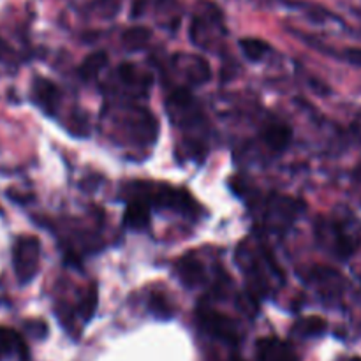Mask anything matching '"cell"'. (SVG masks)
Returning a JSON list of instances; mask_svg holds the SVG:
<instances>
[{
    "mask_svg": "<svg viewBox=\"0 0 361 361\" xmlns=\"http://www.w3.org/2000/svg\"><path fill=\"white\" fill-rule=\"evenodd\" d=\"M11 355H18L25 358L27 356L25 342L21 341L16 331L9 330V328H0V361Z\"/></svg>",
    "mask_w": 361,
    "mask_h": 361,
    "instance_id": "obj_7",
    "label": "cell"
},
{
    "mask_svg": "<svg viewBox=\"0 0 361 361\" xmlns=\"http://www.w3.org/2000/svg\"><path fill=\"white\" fill-rule=\"evenodd\" d=\"M176 271H178L180 281L183 282L189 288L201 284L204 279V268L201 264L200 259H196L194 256H185L178 261L176 264Z\"/></svg>",
    "mask_w": 361,
    "mask_h": 361,
    "instance_id": "obj_5",
    "label": "cell"
},
{
    "mask_svg": "<svg viewBox=\"0 0 361 361\" xmlns=\"http://www.w3.org/2000/svg\"><path fill=\"white\" fill-rule=\"evenodd\" d=\"M240 48H242L243 55H245L247 59L257 62V60H261L267 55L270 46H268V42L261 41V39L257 37H245L240 41Z\"/></svg>",
    "mask_w": 361,
    "mask_h": 361,
    "instance_id": "obj_9",
    "label": "cell"
},
{
    "mask_svg": "<svg viewBox=\"0 0 361 361\" xmlns=\"http://www.w3.org/2000/svg\"><path fill=\"white\" fill-rule=\"evenodd\" d=\"M97 288L90 286V289L87 291V295L83 296L80 303V316L83 317V321H90L94 317L95 309H97Z\"/></svg>",
    "mask_w": 361,
    "mask_h": 361,
    "instance_id": "obj_13",
    "label": "cell"
},
{
    "mask_svg": "<svg viewBox=\"0 0 361 361\" xmlns=\"http://www.w3.org/2000/svg\"><path fill=\"white\" fill-rule=\"evenodd\" d=\"M118 73L126 83H129V85H140L141 83L140 78H137L136 69L133 67V63H122L118 69Z\"/></svg>",
    "mask_w": 361,
    "mask_h": 361,
    "instance_id": "obj_14",
    "label": "cell"
},
{
    "mask_svg": "<svg viewBox=\"0 0 361 361\" xmlns=\"http://www.w3.org/2000/svg\"><path fill=\"white\" fill-rule=\"evenodd\" d=\"M148 307H150L152 314H154L155 317H159V319H169V317H173L171 305H169L168 298H166L164 295H161V293H154V295L150 296Z\"/></svg>",
    "mask_w": 361,
    "mask_h": 361,
    "instance_id": "obj_12",
    "label": "cell"
},
{
    "mask_svg": "<svg viewBox=\"0 0 361 361\" xmlns=\"http://www.w3.org/2000/svg\"><path fill=\"white\" fill-rule=\"evenodd\" d=\"M32 99L42 111L53 115L59 108L60 92L56 85L46 78H35V81L32 83Z\"/></svg>",
    "mask_w": 361,
    "mask_h": 361,
    "instance_id": "obj_3",
    "label": "cell"
},
{
    "mask_svg": "<svg viewBox=\"0 0 361 361\" xmlns=\"http://www.w3.org/2000/svg\"><path fill=\"white\" fill-rule=\"evenodd\" d=\"M150 221V203L143 197H136L130 201L126 208V215H123V224L127 228L141 229L148 224Z\"/></svg>",
    "mask_w": 361,
    "mask_h": 361,
    "instance_id": "obj_4",
    "label": "cell"
},
{
    "mask_svg": "<svg viewBox=\"0 0 361 361\" xmlns=\"http://www.w3.org/2000/svg\"><path fill=\"white\" fill-rule=\"evenodd\" d=\"M264 145L274 152H282L291 143V129L284 123H268L261 133Z\"/></svg>",
    "mask_w": 361,
    "mask_h": 361,
    "instance_id": "obj_6",
    "label": "cell"
},
{
    "mask_svg": "<svg viewBox=\"0 0 361 361\" xmlns=\"http://www.w3.org/2000/svg\"><path fill=\"white\" fill-rule=\"evenodd\" d=\"M106 63H108V55L104 51H94L83 60L80 67V76L85 81H92L101 74V71L104 69Z\"/></svg>",
    "mask_w": 361,
    "mask_h": 361,
    "instance_id": "obj_8",
    "label": "cell"
},
{
    "mask_svg": "<svg viewBox=\"0 0 361 361\" xmlns=\"http://www.w3.org/2000/svg\"><path fill=\"white\" fill-rule=\"evenodd\" d=\"M326 321L321 319V317H307V319H302L295 326V331L302 337H319L326 331Z\"/></svg>",
    "mask_w": 361,
    "mask_h": 361,
    "instance_id": "obj_10",
    "label": "cell"
},
{
    "mask_svg": "<svg viewBox=\"0 0 361 361\" xmlns=\"http://www.w3.org/2000/svg\"><path fill=\"white\" fill-rule=\"evenodd\" d=\"M342 59L353 66L361 67V48H348L342 51Z\"/></svg>",
    "mask_w": 361,
    "mask_h": 361,
    "instance_id": "obj_15",
    "label": "cell"
},
{
    "mask_svg": "<svg viewBox=\"0 0 361 361\" xmlns=\"http://www.w3.org/2000/svg\"><path fill=\"white\" fill-rule=\"evenodd\" d=\"M25 326H27V330L30 331L34 337L39 338V337H44L46 335V324L41 323V321H30V323H27Z\"/></svg>",
    "mask_w": 361,
    "mask_h": 361,
    "instance_id": "obj_16",
    "label": "cell"
},
{
    "mask_svg": "<svg viewBox=\"0 0 361 361\" xmlns=\"http://www.w3.org/2000/svg\"><path fill=\"white\" fill-rule=\"evenodd\" d=\"M150 41V30L145 27H133L123 32V46L127 49H140Z\"/></svg>",
    "mask_w": 361,
    "mask_h": 361,
    "instance_id": "obj_11",
    "label": "cell"
},
{
    "mask_svg": "<svg viewBox=\"0 0 361 361\" xmlns=\"http://www.w3.org/2000/svg\"><path fill=\"white\" fill-rule=\"evenodd\" d=\"M197 321H200L201 328H204L212 337L219 338L222 342H228V344H238V328L224 314L217 312L214 309H204V307H201L197 310Z\"/></svg>",
    "mask_w": 361,
    "mask_h": 361,
    "instance_id": "obj_2",
    "label": "cell"
},
{
    "mask_svg": "<svg viewBox=\"0 0 361 361\" xmlns=\"http://www.w3.org/2000/svg\"><path fill=\"white\" fill-rule=\"evenodd\" d=\"M9 55V46L4 42V39L0 37V60H6V56Z\"/></svg>",
    "mask_w": 361,
    "mask_h": 361,
    "instance_id": "obj_17",
    "label": "cell"
},
{
    "mask_svg": "<svg viewBox=\"0 0 361 361\" xmlns=\"http://www.w3.org/2000/svg\"><path fill=\"white\" fill-rule=\"evenodd\" d=\"M41 263V243L35 236L25 235L16 240L13 247V267L20 284L34 281Z\"/></svg>",
    "mask_w": 361,
    "mask_h": 361,
    "instance_id": "obj_1",
    "label": "cell"
}]
</instances>
